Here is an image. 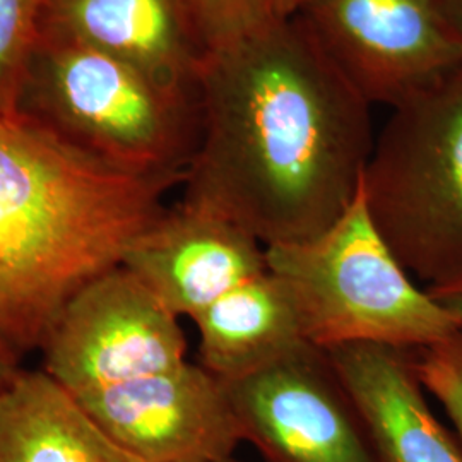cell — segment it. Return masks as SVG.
Returning a JSON list of instances; mask_svg holds the SVG:
<instances>
[{
	"label": "cell",
	"instance_id": "cell-1",
	"mask_svg": "<svg viewBox=\"0 0 462 462\" xmlns=\"http://www.w3.org/2000/svg\"><path fill=\"white\" fill-rule=\"evenodd\" d=\"M183 202L264 247L330 228L372 156L370 103L295 16L204 57Z\"/></svg>",
	"mask_w": 462,
	"mask_h": 462
},
{
	"label": "cell",
	"instance_id": "cell-2",
	"mask_svg": "<svg viewBox=\"0 0 462 462\" xmlns=\"http://www.w3.org/2000/svg\"><path fill=\"white\" fill-rule=\"evenodd\" d=\"M182 182L108 165L0 112V339L19 356L40 349L69 298L124 264Z\"/></svg>",
	"mask_w": 462,
	"mask_h": 462
},
{
	"label": "cell",
	"instance_id": "cell-3",
	"mask_svg": "<svg viewBox=\"0 0 462 462\" xmlns=\"http://www.w3.org/2000/svg\"><path fill=\"white\" fill-rule=\"evenodd\" d=\"M16 110L74 148L139 175L185 180L199 105L168 95L116 57L40 28Z\"/></svg>",
	"mask_w": 462,
	"mask_h": 462
},
{
	"label": "cell",
	"instance_id": "cell-4",
	"mask_svg": "<svg viewBox=\"0 0 462 462\" xmlns=\"http://www.w3.org/2000/svg\"><path fill=\"white\" fill-rule=\"evenodd\" d=\"M307 343L320 349L380 345L416 351L462 329L442 301L420 288L380 236L360 194L315 238L265 247Z\"/></svg>",
	"mask_w": 462,
	"mask_h": 462
},
{
	"label": "cell",
	"instance_id": "cell-5",
	"mask_svg": "<svg viewBox=\"0 0 462 462\" xmlns=\"http://www.w3.org/2000/svg\"><path fill=\"white\" fill-rule=\"evenodd\" d=\"M362 194L380 236L431 297L462 290V64L393 106Z\"/></svg>",
	"mask_w": 462,
	"mask_h": 462
},
{
	"label": "cell",
	"instance_id": "cell-6",
	"mask_svg": "<svg viewBox=\"0 0 462 462\" xmlns=\"http://www.w3.org/2000/svg\"><path fill=\"white\" fill-rule=\"evenodd\" d=\"M40 349L42 370L72 396L187 362L180 319L124 264L69 298Z\"/></svg>",
	"mask_w": 462,
	"mask_h": 462
},
{
	"label": "cell",
	"instance_id": "cell-7",
	"mask_svg": "<svg viewBox=\"0 0 462 462\" xmlns=\"http://www.w3.org/2000/svg\"><path fill=\"white\" fill-rule=\"evenodd\" d=\"M225 383L244 442L265 462H380L326 349L303 345Z\"/></svg>",
	"mask_w": 462,
	"mask_h": 462
},
{
	"label": "cell",
	"instance_id": "cell-8",
	"mask_svg": "<svg viewBox=\"0 0 462 462\" xmlns=\"http://www.w3.org/2000/svg\"><path fill=\"white\" fill-rule=\"evenodd\" d=\"M298 17L370 105L396 106L462 64L437 0H307Z\"/></svg>",
	"mask_w": 462,
	"mask_h": 462
},
{
	"label": "cell",
	"instance_id": "cell-9",
	"mask_svg": "<svg viewBox=\"0 0 462 462\" xmlns=\"http://www.w3.org/2000/svg\"><path fill=\"white\" fill-rule=\"evenodd\" d=\"M74 397L135 462H226L244 444L226 383L202 365Z\"/></svg>",
	"mask_w": 462,
	"mask_h": 462
},
{
	"label": "cell",
	"instance_id": "cell-10",
	"mask_svg": "<svg viewBox=\"0 0 462 462\" xmlns=\"http://www.w3.org/2000/svg\"><path fill=\"white\" fill-rule=\"evenodd\" d=\"M124 265L179 319L194 320L267 271V257L254 235L182 200L139 236Z\"/></svg>",
	"mask_w": 462,
	"mask_h": 462
},
{
	"label": "cell",
	"instance_id": "cell-11",
	"mask_svg": "<svg viewBox=\"0 0 462 462\" xmlns=\"http://www.w3.org/2000/svg\"><path fill=\"white\" fill-rule=\"evenodd\" d=\"M42 28L108 53L168 95L198 103L206 53L180 0H45Z\"/></svg>",
	"mask_w": 462,
	"mask_h": 462
},
{
	"label": "cell",
	"instance_id": "cell-12",
	"mask_svg": "<svg viewBox=\"0 0 462 462\" xmlns=\"http://www.w3.org/2000/svg\"><path fill=\"white\" fill-rule=\"evenodd\" d=\"M326 351L380 462H462V444L431 411L411 351L380 345Z\"/></svg>",
	"mask_w": 462,
	"mask_h": 462
},
{
	"label": "cell",
	"instance_id": "cell-13",
	"mask_svg": "<svg viewBox=\"0 0 462 462\" xmlns=\"http://www.w3.org/2000/svg\"><path fill=\"white\" fill-rule=\"evenodd\" d=\"M199 332V365L223 382L244 379L303 345L297 310L267 267L219 298L192 320Z\"/></svg>",
	"mask_w": 462,
	"mask_h": 462
},
{
	"label": "cell",
	"instance_id": "cell-14",
	"mask_svg": "<svg viewBox=\"0 0 462 462\" xmlns=\"http://www.w3.org/2000/svg\"><path fill=\"white\" fill-rule=\"evenodd\" d=\"M0 462H135L43 370L17 372L0 394Z\"/></svg>",
	"mask_w": 462,
	"mask_h": 462
},
{
	"label": "cell",
	"instance_id": "cell-15",
	"mask_svg": "<svg viewBox=\"0 0 462 462\" xmlns=\"http://www.w3.org/2000/svg\"><path fill=\"white\" fill-rule=\"evenodd\" d=\"M180 4L206 55L278 21L271 0H180Z\"/></svg>",
	"mask_w": 462,
	"mask_h": 462
},
{
	"label": "cell",
	"instance_id": "cell-16",
	"mask_svg": "<svg viewBox=\"0 0 462 462\" xmlns=\"http://www.w3.org/2000/svg\"><path fill=\"white\" fill-rule=\"evenodd\" d=\"M45 0H0V112L16 110Z\"/></svg>",
	"mask_w": 462,
	"mask_h": 462
},
{
	"label": "cell",
	"instance_id": "cell-17",
	"mask_svg": "<svg viewBox=\"0 0 462 462\" xmlns=\"http://www.w3.org/2000/svg\"><path fill=\"white\" fill-rule=\"evenodd\" d=\"M414 370L435 397L462 444V329L440 343L411 351Z\"/></svg>",
	"mask_w": 462,
	"mask_h": 462
},
{
	"label": "cell",
	"instance_id": "cell-18",
	"mask_svg": "<svg viewBox=\"0 0 462 462\" xmlns=\"http://www.w3.org/2000/svg\"><path fill=\"white\" fill-rule=\"evenodd\" d=\"M447 30L462 47V0H437Z\"/></svg>",
	"mask_w": 462,
	"mask_h": 462
},
{
	"label": "cell",
	"instance_id": "cell-19",
	"mask_svg": "<svg viewBox=\"0 0 462 462\" xmlns=\"http://www.w3.org/2000/svg\"><path fill=\"white\" fill-rule=\"evenodd\" d=\"M19 355L9 346L4 339H0V394L9 385V382L19 372Z\"/></svg>",
	"mask_w": 462,
	"mask_h": 462
},
{
	"label": "cell",
	"instance_id": "cell-20",
	"mask_svg": "<svg viewBox=\"0 0 462 462\" xmlns=\"http://www.w3.org/2000/svg\"><path fill=\"white\" fill-rule=\"evenodd\" d=\"M271 2L278 19H291L298 16L301 7L307 4V0H271Z\"/></svg>",
	"mask_w": 462,
	"mask_h": 462
},
{
	"label": "cell",
	"instance_id": "cell-21",
	"mask_svg": "<svg viewBox=\"0 0 462 462\" xmlns=\"http://www.w3.org/2000/svg\"><path fill=\"white\" fill-rule=\"evenodd\" d=\"M433 298H437L439 301H442L446 305L447 309L452 312V315L459 320L462 328V290L454 291V293H448V295H442V297Z\"/></svg>",
	"mask_w": 462,
	"mask_h": 462
},
{
	"label": "cell",
	"instance_id": "cell-22",
	"mask_svg": "<svg viewBox=\"0 0 462 462\" xmlns=\"http://www.w3.org/2000/svg\"><path fill=\"white\" fill-rule=\"evenodd\" d=\"M226 462H247V461H240V459H236V457H231V459H228Z\"/></svg>",
	"mask_w": 462,
	"mask_h": 462
}]
</instances>
